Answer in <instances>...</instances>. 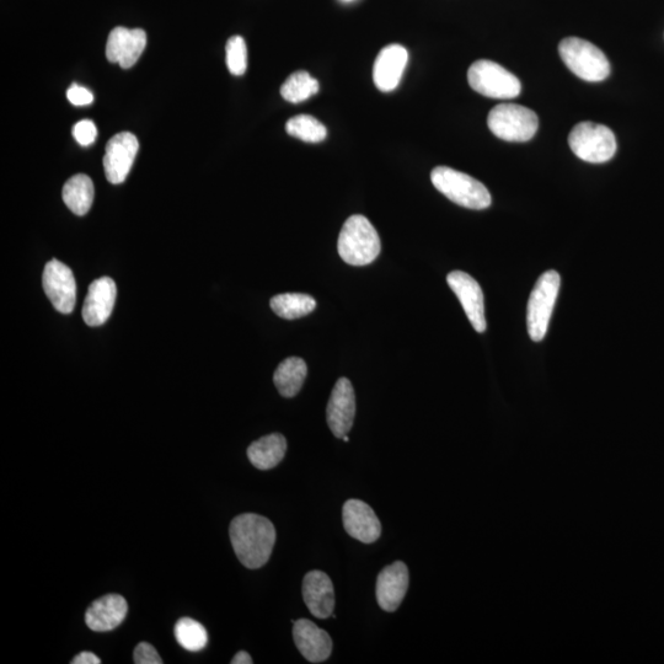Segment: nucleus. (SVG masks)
<instances>
[{"instance_id":"1","label":"nucleus","mask_w":664,"mask_h":664,"mask_svg":"<svg viewBox=\"0 0 664 664\" xmlns=\"http://www.w3.org/2000/svg\"><path fill=\"white\" fill-rule=\"evenodd\" d=\"M229 535L235 554L248 569H260L270 560L276 542V529L270 519L242 514L230 523Z\"/></svg>"},{"instance_id":"2","label":"nucleus","mask_w":664,"mask_h":664,"mask_svg":"<svg viewBox=\"0 0 664 664\" xmlns=\"http://www.w3.org/2000/svg\"><path fill=\"white\" fill-rule=\"evenodd\" d=\"M337 250L346 264L366 266L377 259L382 244L373 224L366 217L356 214L348 218L342 227Z\"/></svg>"},{"instance_id":"3","label":"nucleus","mask_w":664,"mask_h":664,"mask_svg":"<svg viewBox=\"0 0 664 664\" xmlns=\"http://www.w3.org/2000/svg\"><path fill=\"white\" fill-rule=\"evenodd\" d=\"M433 186L457 205L469 210H486L491 206V195L484 184L447 166H438L431 173Z\"/></svg>"},{"instance_id":"4","label":"nucleus","mask_w":664,"mask_h":664,"mask_svg":"<svg viewBox=\"0 0 664 664\" xmlns=\"http://www.w3.org/2000/svg\"><path fill=\"white\" fill-rule=\"evenodd\" d=\"M561 60L578 78L589 83L603 82L610 74V63L597 46L578 37H567L559 45Z\"/></svg>"},{"instance_id":"5","label":"nucleus","mask_w":664,"mask_h":664,"mask_svg":"<svg viewBox=\"0 0 664 664\" xmlns=\"http://www.w3.org/2000/svg\"><path fill=\"white\" fill-rule=\"evenodd\" d=\"M572 152L583 162L602 164L617 153V139L610 128L598 123L581 122L569 136Z\"/></svg>"},{"instance_id":"6","label":"nucleus","mask_w":664,"mask_h":664,"mask_svg":"<svg viewBox=\"0 0 664 664\" xmlns=\"http://www.w3.org/2000/svg\"><path fill=\"white\" fill-rule=\"evenodd\" d=\"M490 131L506 142H528L538 131L539 119L534 111L517 104H501L492 109L487 119Z\"/></svg>"},{"instance_id":"7","label":"nucleus","mask_w":664,"mask_h":664,"mask_svg":"<svg viewBox=\"0 0 664 664\" xmlns=\"http://www.w3.org/2000/svg\"><path fill=\"white\" fill-rule=\"evenodd\" d=\"M560 275L556 271L545 272L535 283L530 294L527 310V326L530 339L534 342L544 340L548 332L551 315L559 296Z\"/></svg>"},{"instance_id":"8","label":"nucleus","mask_w":664,"mask_h":664,"mask_svg":"<svg viewBox=\"0 0 664 664\" xmlns=\"http://www.w3.org/2000/svg\"><path fill=\"white\" fill-rule=\"evenodd\" d=\"M470 87L492 99H514L522 91L519 79L495 62L481 60L471 64L468 72Z\"/></svg>"},{"instance_id":"9","label":"nucleus","mask_w":664,"mask_h":664,"mask_svg":"<svg viewBox=\"0 0 664 664\" xmlns=\"http://www.w3.org/2000/svg\"><path fill=\"white\" fill-rule=\"evenodd\" d=\"M42 285L53 308L62 314H71L77 302V283L66 264L51 260L45 267Z\"/></svg>"},{"instance_id":"10","label":"nucleus","mask_w":664,"mask_h":664,"mask_svg":"<svg viewBox=\"0 0 664 664\" xmlns=\"http://www.w3.org/2000/svg\"><path fill=\"white\" fill-rule=\"evenodd\" d=\"M139 151L138 139L133 133L121 132L106 144L104 169L107 181L119 185L125 182Z\"/></svg>"},{"instance_id":"11","label":"nucleus","mask_w":664,"mask_h":664,"mask_svg":"<svg viewBox=\"0 0 664 664\" xmlns=\"http://www.w3.org/2000/svg\"><path fill=\"white\" fill-rule=\"evenodd\" d=\"M356 416V395L350 380H337L332 390L326 419L334 436L344 438L351 431Z\"/></svg>"},{"instance_id":"12","label":"nucleus","mask_w":664,"mask_h":664,"mask_svg":"<svg viewBox=\"0 0 664 664\" xmlns=\"http://www.w3.org/2000/svg\"><path fill=\"white\" fill-rule=\"evenodd\" d=\"M447 282L462 303L464 312L473 328L480 334L484 332L486 330L484 293L479 283L468 273L462 271L449 273Z\"/></svg>"},{"instance_id":"13","label":"nucleus","mask_w":664,"mask_h":664,"mask_svg":"<svg viewBox=\"0 0 664 664\" xmlns=\"http://www.w3.org/2000/svg\"><path fill=\"white\" fill-rule=\"evenodd\" d=\"M146 46L147 34L142 29L116 28L107 39L106 57L111 63H119L123 69L132 68Z\"/></svg>"},{"instance_id":"14","label":"nucleus","mask_w":664,"mask_h":664,"mask_svg":"<svg viewBox=\"0 0 664 664\" xmlns=\"http://www.w3.org/2000/svg\"><path fill=\"white\" fill-rule=\"evenodd\" d=\"M342 519L347 534L361 543L372 544L382 535V524L366 502L348 500L342 510Z\"/></svg>"},{"instance_id":"15","label":"nucleus","mask_w":664,"mask_h":664,"mask_svg":"<svg viewBox=\"0 0 664 664\" xmlns=\"http://www.w3.org/2000/svg\"><path fill=\"white\" fill-rule=\"evenodd\" d=\"M409 588V570L403 561L385 567L378 575L377 601L385 612L393 613L403 603Z\"/></svg>"},{"instance_id":"16","label":"nucleus","mask_w":664,"mask_h":664,"mask_svg":"<svg viewBox=\"0 0 664 664\" xmlns=\"http://www.w3.org/2000/svg\"><path fill=\"white\" fill-rule=\"evenodd\" d=\"M409 53L401 45H389L379 52L373 68V80L376 87L383 93H390L399 87Z\"/></svg>"},{"instance_id":"17","label":"nucleus","mask_w":664,"mask_h":664,"mask_svg":"<svg viewBox=\"0 0 664 664\" xmlns=\"http://www.w3.org/2000/svg\"><path fill=\"white\" fill-rule=\"evenodd\" d=\"M117 296L116 283L110 277H101L89 286L83 307V319L89 326H101L111 317Z\"/></svg>"},{"instance_id":"18","label":"nucleus","mask_w":664,"mask_h":664,"mask_svg":"<svg viewBox=\"0 0 664 664\" xmlns=\"http://www.w3.org/2000/svg\"><path fill=\"white\" fill-rule=\"evenodd\" d=\"M294 642L305 660L321 663L331 656L332 640L325 630L318 628L313 621L301 619L294 623Z\"/></svg>"},{"instance_id":"19","label":"nucleus","mask_w":664,"mask_h":664,"mask_svg":"<svg viewBox=\"0 0 664 664\" xmlns=\"http://www.w3.org/2000/svg\"><path fill=\"white\" fill-rule=\"evenodd\" d=\"M303 597L315 618L328 619L335 608L334 585L323 571H310L303 581Z\"/></svg>"},{"instance_id":"20","label":"nucleus","mask_w":664,"mask_h":664,"mask_svg":"<svg viewBox=\"0 0 664 664\" xmlns=\"http://www.w3.org/2000/svg\"><path fill=\"white\" fill-rule=\"evenodd\" d=\"M128 612L126 599L119 594H107L95 601L85 613V623L96 633L115 630L125 620Z\"/></svg>"},{"instance_id":"21","label":"nucleus","mask_w":664,"mask_h":664,"mask_svg":"<svg viewBox=\"0 0 664 664\" xmlns=\"http://www.w3.org/2000/svg\"><path fill=\"white\" fill-rule=\"evenodd\" d=\"M286 452V438L280 433H272V435L262 437L251 443L248 448V458L255 468L270 470L282 462Z\"/></svg>"},{"instance_id":"22","label":"nucleus","mask_w":664,"mask_h":664,"mask_svg":"<svg viewBox=\"0 0 664 664\" xmlns=\"http://www.w3.org/2000/svg\"><path fill=\"white\" fill-rule=\"evenodd\" d=\"M94 184L88 175L78 174L63 186L62 198L69 210L77 216H85L94 202Z\"/></svg>"},{"instance_id":"23","label":"nucleus","mask_w":664,"mask_h":664,"mask_svg":"<svg viewBox=\"0 0 664 664\" xmlns=\"http://www.w3.org/2000/svg\"><path fill=\"white\" fill-rule=\"evenodd\" d=\"M307 374V363L302 358L289 357L277 367L273 382L282 396L293 398L301 392Z\"/></svg>"},{"instance_id":"24","label":"nucleus","mask_w":664,"mask_h":664,"mask_svg":"<svg viewBox=\"0 0 664 664\" xmlns=\"http://www.w3.org/2000/svg\"><path fill=\"white\" fill-rule=\"evenodd\" d=\"M270 305L278 317L286 320L307 317L317 308L315 299L303 293L278 294L271 299Z\"/></svg>"},{"instance_id":"25","label":"nucleus","mask_w":664,"mask_h":664,"mask_svg":"<svg viewBox=\"0 0 664 664\" xmlns=\"http://www.w3.org/2000/svg\"><path fill=\"white\" fill-rule=\"evenodd\" d=\"M320 85L308 72H296L288 77L281 87L282 98L288 103L299 104L317 94Z\"/></svg>"},{"instance_id":"26","label":"nucleus","mask_w":664,"mask_h":664,"mask_svg":"<svg viewBox=\"0 0 664 664\" xmlns=\"http://www.w3.org/2000/svg\"><path fill=\"white\" fill-rule=\"evenodd\" d=\"M174 634L176 641L186 651L198 652L207 646V630L194 619H180L175 625Z\"/></svg>"},{"instance_id":"27","label":"nucleus","mask_w":664,"mask_h":664,"mask_svg":"<svg viewBox=\"0 0 664 664\" xmlns=\"http://www.w3.org/2000/svg\"><path fill=\"white\" fill-rule=\"evenodd\" d=\"M286 131L289 136L301 139L307 143H320L323 142L328 131L326 127L310 115H298L288 120Z\"/></svg>"},{"instance_id":"28","label":"nucleus","mask_w":664,"mask_h":664,"mask_svg":"<svg viewBox=\"0 0 664 664\" xmlns=\"http://www.w3.org/2000/svg\"><path fill=\"white\" fill-rule=\"evenodd\" d=\"M227 67L233 76H243L248 68V48L242 36H233L227 42Z\"/></svg>"},{"instance_id":"29","label":"nucleus","mask_w":664,"mask_h":664,"mask_svg":"<svg viewBox=\"0 0 664 664\" xmlns=\"http://www.w3.org/2000/svg\"><path fill=\"white\" fill-rule=\"evenodd\" d=\"M73 136L82 147H89L98 137L95 123L90 120H83L76 123L73 127Z\"/></svg>"},{"instance_id":"30","label":"nucleus","mask_w":664,"mask_h":664,"mask_svg":"<svg viewBox=\"0 0 664 664\" xmlns=\"http://www.w3.org/2000/svg\"><path fill=\"white\" fill-rule=\"evenodd\" d=\"M133 658H135L136 664L163 663L162 657L159 656L157 650H155L151 644H148V642H141V644L136 647L135 655H133Z\"/></svg>"},{"instance_id":"31","label":"nucleus","mask_w":664,"mask_h":664,"mask_svg":"<svg viewBox=\"0 0 664 664\" xmlns=\"http://www.w3.org/2000/svg\"><path fill=\"white\" fill-rule=\"evenodd\" d=\"M67 98L73 105L88 106L94 101V94L87 88L73 84L67 91Z\"/></svg>"},{"instance_id":"32","label":"nucleus","mask_w":664,"mask_h":664,"mask_svg":"<svg viewBox=\"0 0 664 664\" xmlns=\"http://www.w3.org/2000/svg\"><path fill=\"white\" fill-rule=\"evenodd\" d=\"M72 664H100L101 660L98 656L94 655L93 652H82L78 656L74 657Z\"/></svg>"},{"instance_id":"33","label":"nucleus","mask_w":664,"mask_h":664,"mask_svg":"<svg viewBox=\"0 0 664 664\" xmlns=\"http://www.w3.org/2000/svg\"><path fill=\"white\" fill-rule=\"evenodd\" d=\"M253 658L249 655L248 652L240 651L237 655L234 656L232 664H253Z\"/></svg>"},{"instance_id":"34","label":"nucleus","mask_w":664,"mask_h":664,"mask_svg":"<svg viewBox=\"0 0 664 664\" xmlns=\"http://www.w3.org/2000/svg\"><path fill=\"white\" fill-rule=\"evenodd\" d=\"M342 439H344L345 442H348V437H347V436H345V437L342 438Z\"/></svg>"},{"instance_id":"35","label":"nucleus","mask_w":664,"mask_h":664,"mask_svg":"<svg viewBox=\"0 0 664 664\" xmlns=\"http://www.w3.org/2000/svg\"><path fill=\"white\" fill-rule=\"evenodd\" d=\"M344 2H352V0H344Z\"/></svg>"}]
</instances>
